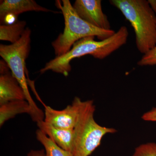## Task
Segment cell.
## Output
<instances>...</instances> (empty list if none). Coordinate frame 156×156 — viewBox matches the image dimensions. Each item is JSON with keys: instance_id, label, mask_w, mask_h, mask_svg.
I'll return each instance as SVG.
<instances>
[{"instance_id": "cell-2", "label": "cell", "mask_w": 156, "mask_h": 156, "mask_svg": "<svg viewBox=\"0 0 156 156\" xmlns=\"http://www.w3.org/2000/svg\"><path fill=\"white\" fill-rule=\"evenodd\" d=\"M134 28L136 48L144 54L156 47V15L146 0H112Z\"/></svg>"}, {"instance_id": "cell-11", "label": "cell", "mask_w": 156, "mask_h": 156, "mask_svg": "<svg viewBox=\"0 0 156 156\" xmlns=\"http://www.w3.org/2000/svg\"><path fill=\"white\" fill-rule=\"evenodd\" d=\"M31 108L28 101L15 100L9 101L0 105V126L15 116L21 114L30 115Z\"/></svg>"}, {"instance_id": "cell-1", "label": "cell", "mask_w": 156, "mask_h": 156, "mask_svg": "<svg viewBox=\"0 0 156 156\" xmlns=\"http://www.w3.org/2000/svg\"><path fill=\"white\" fill-rule=\"evenodd\" d=\"M128 37V29L122 26L113 35L103 41H95V37H86L75 43L67 53L50 60L40 72L43 74L51 70L67 76L71 70L70 62L74 58L90 55L103 59L125 44Z\"/></svg>"}, {"instance_id": "cell-15", "label": "cell", "mask_w": 156, "mask_h": 156, "mask_svg": "<svg viewBox=\"0 0 156 156\" xmlns=\"http://www.w3.org/2000/svg\"><path fill=\"white\" fill-rule=\"evenodd\" d=\"M137 65L140 66L156 65V47L144 54Z\"/></svg>"}, {"instance_id": "cell-17", "label": "cell", "mask_w": 156, "mask_h": 156, "mask_svg": "<svg viewBox=\"0 0 156 156\" xmlns=\"http://www.w3.org/2000/svg\"><path fill=\"white\" fill-rule=\"evenodd\" d=\"M27 156H48L45 150H31L27 154Z\"/></svg>"}, {"instance_id": "cell-12", "label": "cell", "mask_w": 156, "mask_h": 156, "mask_svg": "<svg viewBox=\"0 0 156 156\" xmlns=\"http://www.w3.org/2000/svg\"><path fill=\"white\" fill-rule=\"evenodd\" d=\"M26 25V22L22 20L13 24L1 25L0 40L11 42V44L16 43L24 33Z\"/></svg>"}, {"instance_id": "cell-13", "label": "cell", "mask_w": 156, "mask_h": 156, "mask_svg": "<svg viewBox=\"0 0 156 156\" xmlns=\"http://www.w3.org/2000/svg\"><path fill=\"white\" fill-rule=\"evenodd\" d=\"M36 134L37 139L44 147L48 156H73L69 152L62 149L56 145L40 129L37 130Z\"/></svg>"}, {"instance_id": "cell-6", "label": "cell", "mask_w": 156, "mask_h": 156, "mask_svg": "<svg viewBox=\"0 0 156 156\" xmlns=\"http://www.w3.org/2000/svg\"><path fill=\"white\" fill-rule=\"evenodd\" d=\"M83 103L80 98L76 97L71 105L61 110L45 106L44 121L56 128L74 129L79 121Z\"/></svg>"}, {"instance_id": "cell-10", "label": "cell", "mask_w": 156, "mask_h": 156, "mask_svg": "<svg viewBox=\"0 0 156 156\" xmlns=\"http://www.w3.org/2000/svg\"><path fill=\"white\" fill-rule=\"evenodd\" d=\"M37 124L39 129L56 145L71 154L74 138V129L66 130L56 128L46 122L44 120Z\"/></svg>"}, {"instance_id": "cell-5", "label": "cell", "mask_w": 156, "mask_h": 156, "mask_svg": "<svg viewBox=\"0 0 156 156\" xmlns=\"http://www.w3.org/2000/svg\"><path fill=\"white\" fill-rule=\"evenodd\" d=\"M95 105L92 100L83 101L80 118L74 128L73 156H89L100 145L105 135L116 132L114 128L99 125L94 118Z\"/></svg>"}, {"instance_id": "cell-8", "label": "cell", "mask_w": 156, "mask_h": 156, "mask_svg": "<svg viewBox=\"0 0 156 156\" xmlns=\"http://www.w3.org/2000/svg\"><path fill=\"white\" fill-rule=\"evenodd\" d=\"M24 100L25 93L22 87L5 62L1 60L0 105L13 101Z\"/></svg>"}, {"instance_id": "cell-4", "label": "cell", "mask_w": 156, "mask_h": 156, "mask_svg": "<svg viewBox=\"0 0 156 156\" xmlns=\"http://www.w3.org/2000/svg\"><path fill=\"white\" fill-rule=\"evenodd\" d=\"M31 34V30L27 27L21 38L16 43L9 45H0V55L23 89L26 100L30 107V115L34 122L37 123L44 119V112L37 106L32 98L25 74V61L30 52Z\"/></svg>"}, {"instance_id": "cell-3", "label": "cell", "mask_w": 156, "mask_h": 156, "mask_svg": "<svg viewBox=\"0 0 156 156\" xmlns=\"http://www.w3.org/2000/svg\"><path fill=\"white\" fill-rule=\"evenodd\" d=\"M56 6L61 10L65 21L64 30L52 43L56 57L64 55L79 40L86 37H97L103 41L113 35L112 30L95 27L82 19L76 12L69 0L56 1Z\"/></svg>"}, {"instance_id": "cell-16", "label": "cell", "mask_w": 156, "mask_h": 156, "mask_svg": "<svg viewBox=\"0 0 156 156\" xmlns=\"http://www.w3.org/2000/svg\"><path fill=\"white\" fill-rule=\"evenodd\" d=\"M141 119L145 121L156 122V107L153 108L150 111L144 114Z\"/></svg>"}, {"instance_id": "cell-18", "label": "cell", "mask_w": 156, "mask_h": 156, "mask_svg": "<svg viewBox=\"0 0 156 156\" xmlns=\"http://www.w3.org/2000/svg\"><path fill=\"white\" fill-rule=\"evenodd\" d=\"M147 1L151 8L156 15V0H148Z\"/></svg>"}, {"instance_id": "cell-7", "label": "cell", "mask_w": 156, "mask_h": 156, "mask_svg": "<svg viewBox=\"0 0 156 156\" xmlns=\"http://www.w3.org/2000/svg\"><path fill=\"white\" fill-rule=\"evenodd\" d=\"M73 6L78 15L89 24L101 29L111 30L101 0H76Z\"/></svg>"}, {"instance_id": "cell-14", "label": "cell", "mask_w": 156, "mask_h": 156, "mask_svg": "<svg viewBox=\"0 0 156 156\" xmlns=\"http://www.w3.org/2000/svg\"><path fill=\"white\" fill-rule=\"evenodd\" d=\"M132 156H156V143H147L138 146Z\"/></svg>"}, {"instance_id": "cell-9", "label": "cell", "mask_w": 156, "mask_h": 156, "mask_svg": "<svg viewBox=\"0 0 156 156\" xmlns=\"http://www.w3.org/2000/svg\"><path fill=\"white\" fill-rule=\"evenodd\" d=\"M53 12L50 9L40 5L34 0H4L0 4V20L4 23L7 17L12 15L15 17L27 11Z\"/></svg>"}]
</instances>
